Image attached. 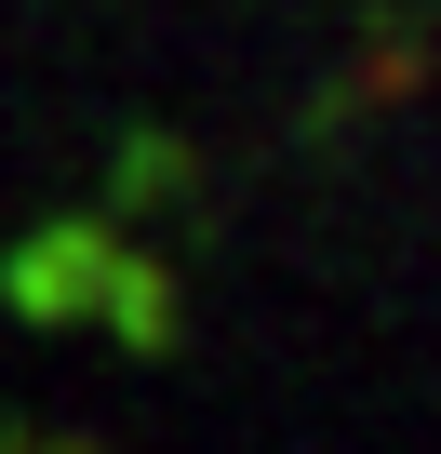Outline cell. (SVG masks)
<instances>
[{
    "mask_svg": "<svg viewBox=\"0 0 441 454\" xmlns=\"http://www.w3.org/2000/svg\"><path fill=\"white\" fill-rule=\"evenodd\" d=\"M107 281H121V227L107 214H41L14 254H0V294L28 321H107Z\"/></svg>",
    "mask_w": 441,
    "mask_h": 454,
    "instance_id": "6da1fadb",
    "label": "cell"
},
{
    "mask_svg": "<svg viewBox=\"0 0 441 454\" xmlns=\"http://www.w3.org/2000/svg\"><path fill=\"white\" fill-rule=\"evenodd\" d=\"M107 334H121L134 361H161V348H174V268H161V254H134V241H121V281H107Z\"/></svg>",
    "mask_w": 441,
    "mask_h": 454,
    "instance_id": "7a4b0ae2",
    "label": "cell"
},
{
    "mask_svg": "<svg viewBox=\"0 0 441 454\" xmlns=\"http://www.w3.org/2000/svg\"><path fill=\"white\" fill-rule=\"evenodd\" d=\"M0 454H94V441H54V427H0Z\"/></svg>",
    "mask_w": 441,
    "mask_h": 454,
    "instance_id": "3957f363",
    "label": "cell"
}]
</instances>
